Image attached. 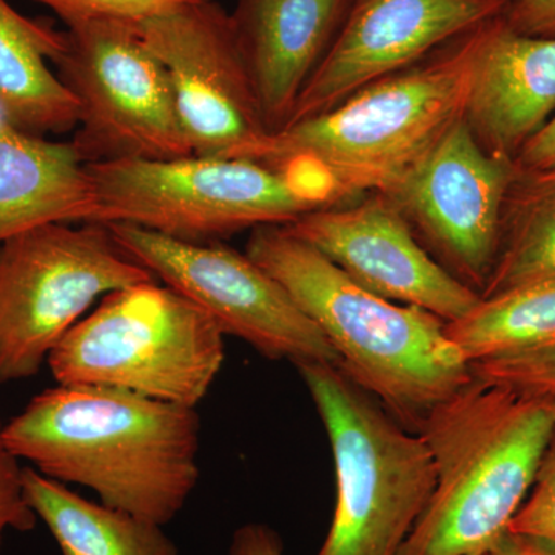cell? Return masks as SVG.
I'll return each mask as SVG.
<instances>
[{
	"label": "cell",
	"instance_id": "cell-16",
	"mask_svg": "<svg viewBox=\"0 0 555 555\" xmlns=\"http://www.w3.org/2000/svg\"><path fill=\"white\" fill-rule=\"evenodd\" d=\"M352 0H238L233 11L244 61L266 124L284 129Z\"/></svg>",
	"mask_w": 555,
	"mask_h": 555
},
{
	"label": "cell",
	"instance_id": "cell-19",
	"mask_svg": "<svg viewBox=\"0 0 555 555\" xmlns=\"http://www.w3.org/2000/svg\"><path fill=\"white\" fill-rule=\"evenodd\" d=\"M24 489L62 555H182L163 525L83 499L35 467H24Z\"/></svg>",
	"mask_w": 555,
	"mask_h": 555
},
{
	"label": "cell",
	"instance_id": "cell-20",
	"mask_svg": "<svg viewBox=\"0 0 555 555\" xmlns=\"http://www.w3.org/2000/svg\"><path fill=\"white\" fill-rule=\"evenodd\" d=\"M542 283H555V167H518L503 206L494 266L480 297Z\"/></svg>",
	"mask_w": 555,
	"mask_h": 555
},
{
	"label": "cell",
	"instance_id": "cell-14",
	"mask_svg": "<svg viewBox=\"0 0 555 555\" xmlns=\"http://www.w3.org/2000/svg\"><path fill=\"white\" fill-rule=\"evenodd\" d=\"M284 228L372 294L426 310L444 323L480 301L430 257L383 193L317 208Z\"/></svg>",
	"mask_w": 555,
	"mask_h": 555
},
{
	"label": "cell",
	"instance_id": "cell-13",
	"mask_svg": "<svg viewBox=\"0 0 555 555\" xmlns=\"http://www.w3.org/2000/svg\"><path fill=\"white\" fill-rule=\"evenodd\" d=\"M509 2L352 0L327 53L299 94L287 126L337 107L357 91L414 67L502 16Z\"/></svg>",
	"mask_w": 555,
	"mask_h": 555
},
{
	"label": "cell",
	"instance_id": "cell-10",
	"mask_svg": "<svg viewBox=\"0 0 555 555\" xmlns=\"http://www.w3.org/2000/svg\"><path fill=\"white\" fill-rule=\"evenodd\" d=\"M107 228L134 261L206 312L222 334L243 339L268 360L339 364L323 332L246 254L218 241L193 243L138 225Z\"/></svg>",
	"mask_w": 555,
	"mask_h": 555
},
{
	"label": "cell",
	"instance_id": "cell-6",
	"mask_svg": "<svg viewBox=\"0 0 555 555\" xmlns=\"http://www.w3.org/2000/svg\"><path fill=\"white\" fill-rule=\"evenodd\" d=\"M224 338L188 298L145 281L105 295L47 366L57 385L113 387L196 409L224 366Z\"/></svg>",
	"mask_w": 555,
	"mask_h": 555
},
{
	"label": "cell",
	"instance_id": "cell-5",
	"mask_svg": "<svg viewBox=\"0 0 555 555\" xmlns=\"http://www.w3.org/2000/svg\"><path fill=\"white\" fill-rule=\"evenodd\" d=\"M326 427L337 502L315 555H398L429 503L436 465L408 429L338 364L295 366Z\"/></svg>",
	"mask_w": 555,
	"mask_h": 555
},
{
	"label": "cell",
	"instance_id": "cell-1",
	"mask_svg": "<svg viewBox=\"0 0 555 555\" xmlns=\"http://www.w3.org/2000/svg\"><path fill=\"white\" fill-rule=\"evenodd\" d=\"M7 447L102 505L169 525L199 483L195 408L102 386L57 385L3 425Z\"/></svg>",
	"mask_w": 555,
	"mask_h": 555
},
{
	"label": "cell",
	"instance_id": "cell-25",
	"mask_svg": "<svg viewBox=\"0 0 555 555\" xmlns=\"http://www.w3.org/2000/svg\"><path fill=\"white\" fill-rule=\"evenodd\" d=\"M3 437V423L0 422V550L3 534L9 529L30 532L38 524V516L31 509L24 489V467Z\"/></svg>",
	"mask_w": 555,
	"mask_h": 555
},
{
	"label": "cell",
	"instance_id": "cell-28",
	"mask_svg": "<svg viewBox=\"0 0 555 555\" xmlns=\"http://www.w3.org/2000/svg\"><path fill=\"white\" fill-rule=\"evenodd\" d=\"M516 164L525 170H545L555 167V112L545 127L529 139L518 153Z\"/></svg>",
	"mask_w": 555,
	"mask_h": 555
},
{
	"label": "cell",
	"instance_id": "cell-8",
	"mask_svg": "<svg viewBox=\"0 0 555 555\" xmlns=\"http://www.w3.org/2000/svg\"><path fill=\"white\" fill-rule=\"evenodd\" d=\"M153 280L98 222H53L0 244V383L38 375L94 302Z\"/></svg>",
	"mask_w": 555,
	"mask_h": 555
},
{
	"label": "cell",
	"instance_id": "cell-9",
	"mask_svg": "<svg viewBox=\"0 0 555 555\" xmlns=\"http://www.w3.org/2000/svg\"><path fill=\"white\" fill-rule=\"evenodd\" d=\"M53 67L79 104L73 145L86 164L192 156L169 73L137 24L69 25Z\"/></svg>",
	"mask_w": 555,
	"mask_h": 555
},
{
	"label": "cell",
	"instance_id": "cell-18",
	"mask_svg": "<svg viewBox=\"0 0 555 555\" xmlns=\"http://www.w3.org/2000/svg\"><path fill=\"white\" fill-rule=\"evenodd\" d=\"M64 49V31L0 0V112L11 124L40 137L78 127V101L51 68Z\"/></svg>",
	"mask_w": 555,
	"mask_h": 555
},
{
	"label": "cell",
	"instance_id": "cell-27",
	"mask_svg": "<svg viewBox=\"0 0 555 555\" xmlns=\"http://www.w3.org/2000/svg\"><path fill=\"white\" fill-rule=\"evenodd\" d=\"M225 555H286L281 537L269 525L251 521L233 532Z\"/></svg>",
	"mask_w": 555,
	"mask_h": 555
},
{
	"label": "cell",
	"instance_id": "cell-11",
	"mask_svg": "<svg viewBox=\"0 0 555 555\" xmlns=\"http://www.w3.org/2000/svg\"><path fill=\"white\" fill-rule=\"evenodd\" d=\"M137 27L169 73L193 155L259 160L273 134L232 14L210 2L139 22Z\"/></svg>",
	"mask_w": 555,
	"mask_h": 555
},
{
	"label": "cell",
	"instance_id": "cell-21",
	"mask_svg": "<svg viewBox=\"0 0 555 555\" xmlns=\"http://www.w3.org/2000/svg\"><path fill=\"white\" fill-rule=\"evenodd\" d=\"M449 339L467 363L555 345V283L480 298L465 317L447 323Z\"/></svg>",
	"mask_w": 555,
	"mask_h": 555
},
{
	"label": "cell",
	"instance_id": "cell-4",
	"mask_svg": "<svg viewBox=\"0 0 555 555\" xmlns=\"http://www.w3.org/2000/svg\"><path fill=\"white\" fill-rule=\"evenodd\" d=\"M555 430L550 401L474 377L418 433L436 465L429 503L398 555H480L507 531Z\"/></svg>",
	"mask_w": 555,
	"mask_h": 555
},
{
	"label": "cell",
	"instance_id": "cell-2",
	"mask_svg": "<svg viewBox=\"0 0 555 555\" xmlns=\"http://www.w3.org/2000/svg\"><path fill=\"white\" fill-rule=\"evenodd\" d=\"M246 255L323 332L347 377L408 429L418 433L474 378L441 318L372 294L284 225L251 230Z\"/></svg>",
	"mask_w": 555,
	"mask_h": 555
},
{
	"label": "cell",
	"instance_id": "cell-26",
	"mask_svg": "<svg viewBox=\"0 0 555 555\" xmlns=\"http://www.w3.org/2000/svg\"><path fill=\"white\" fill-rule=\"evenodd\" d=\"M503 20L521 35L555 38V0H511Z\"/></svg>",
	"mask_w": 555,
	"mask_h": 555
},
{
	"label": "cell",
	"instance_id": "cell-23",
	"mask_svg": "<svg viewBox=\"0 0 555 555\" xmlns=\"http://www.w3.org/2000/svg\"><path fill=\"white\" fill-rule=\"evenodd\" d=\"M56 14L67 27L79 22L112 20L139 22L167 16L190 7L219 0H33Z\"/></svg>",
	"mask_w": 555,
	"mask_h": 555
},
{
	"label": "cell",
	"instance_id": "cell-29",
	"mask_svg": "<svg viewBox=\"0 0 555 555\" xmlns=\"http://www.w3.org/2000/svg\"><path fill=\"white\" fill-rule=\"evenodd\" d=\"M489 555H555V543L534 535L506 531L489 550Z\"/></svg>",
	"mask_w": 555,
	"mask_h": 555
},
{
	"label": "cell",
	"instance_id": "cell-22",
	"mask_svg": "<svg viewBox=\"0 0 555 555\" xmlns=\"http://www.w3.org/2000/svg\"><path fill=\"white\" fill-rule=\"evenodd\" d=\"M474 377L514 390L518 396L554 400L555 345L470 364Z\"/></svg>",
	"mask_w": 555,
	"mask_h": 555
},
{
	"label": "cell",
	"instance_id": "cell-31",
	"mask_svg": "<svg viewBox=\"0 0 555 555\" xmlns=\"http://www.w3.org/2000/svg\"><path fill=\"white\" fill-rule=\"evenodd\" d=\"M480 555H489V554H488V553H486V554H480Z\"/></svg>",
	"mask_w": 555,
	"mask_h": 555
},
{
	"label": "cell",
	"instance_id": "cell-12",
	"mask_svg": "<svg viewBox=\"0 0 555 555\" xmlns=\"http://www.w3.org/2000/svg\"><path fill=\"white\" fill-rule=\"evenodd\" d=\"M516 160L486 152L460 119L387 198L449 275L481 295L491 275Z\"/></svg>",
	"mask_w": 555,
	"mask_h": 555
},
{
	"label": "cell",
	"instance_id": "cell-3",
	"mask_svg": "<svg viewBox=\"0 0 555 555\" xmlns=\"http://www.w3.org/2000/svg\"><path fill=\"white\" fill-rule=\"evenodd\" d=\"M474 31L278 131L258 163L308 179L332 204L386 193L465 118Z\"/></svg>",
	"mask_w": 555,
	"mask_h": 555
},
{
	"label": "cell",
	"instance_id": "cell-24",
	"mask_svg": "<svg viewBox=\"0 0 555 555\" xmlns=\"http://www.w3.org/2000/svg\"><path fill=\"white\" fill-rule=\"evenodd\" d=\"M507 531L555 543V430L537 469L534 485Z\"/></svg>",
	"mask_w": 555,
	"mask_h": 555
},
{
	"label": "cell",
	"instance_id": "cell-17",
	"mask_svg": "<svg viewBox=\"0 0 555 555\" xmlns=\"http://www.w3.org/2000/svg\"><path fill=\"white\" fill-rule=\"evenodd\" d=\"M94 215L93 182L73 142L22 130L0 112V244L53 222H93Z\"/></svg>",
	"mask_w": 555,
	"mask_h": 555
},
{
	"label": "cell",
	"instance_id": "cell-30",
	"mask_svg": "<svg viewBox=\"0 0 555 555\" xmlns=\"http://www.w3.org/2000/svg\"><path fill=\"white\" fill-rule=\"evenodd\" d=\"M547 401H550L551 406H553V411H554V414H555V398H554V400H547Z\"/></svg>",
	"mask_w": 555,
	"mask_h": 555
},
{
	"label": "cell",
	"instance_id": "cell-7",
	"mask_svg": "<svg viewBox=\"0 0 555 555\" xmlns=\"http://www.w3.org/2000/svg\"><path fill=\"white\" fill-rule=\"evenodd\" d=\"M98 224H131L170 238L211 243L241 230L287 225L331 206L308 179L251 159L87 164Z\"/></svg>",
	"mask_w": 555,
	"mask_h": 555
},
{
	"label": "cell",
	"instance_id": "cell-15",
	"mask_svg": "<svg viewBox=\"0 0 555 555\" xmlns=\"http://www.w3.org/2000/svg\"><path fill=\"white\" fill-rule=\"evenodd\" d=\"M474 39L467 127L486 152L516 160L555 112V38L521 35L502 14Z\"/></svg>",
	"mask_w": 555,
	"mask_h": 555
}]
</instances>
